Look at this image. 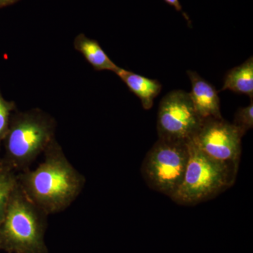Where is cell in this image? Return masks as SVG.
Returning a JSON list of instances; mask_svg holds the SVG:
<instances>
[{"mask_svg": "<svg viewBox=\"0 0 253 253\" xmlns=\"http://www.w3.org/2000/svg\"><path fill=\"white\" fill-rule=\"evenodd\" d=\"M26 196L47 215L65 211L81 194L85 177L68 161L54 139L44 152V160L33 170L17 174Z\"/></svg>", "mask_w": 253, "mask_h": 253, "instance_id": "6da1fadb", "label": "cell"}, {"mask_svg": "<svg viewBox=\"0 0 253 253\" xmlns=\"http://www.w3.org/2000/svg\"><path fill=\"white\" fill-rule=\"evenodd\" d=\"M56 129L54 118L42 110H16L11 115L9 129L2 143L3 162L16 172L26 170L56 139Z\"/></svg>", "mask_w": 253, "mask_h": 253, "instance_id": "7a4b0ae2", "label": "cell"}, {"mask_svg": "<svg viewBox=\"0 0 253 253\" xmlns=\"http://www.w3.org/2000/svg\"><path fill=\"white\" fill-rule=\"evenodd\" d=\"M47 216L26 196L18 181L0 224V251L46 253L44 235Z\"/></svg>", "mask_w": 253, "mask_h": 253, "instance_id": "3957f363", "label": "cell"}, {"mask_svg": "<svg viewBox=\"0 0 253 253\" xmlns=\"http://www.w3.org/2000/svg\"><path fill=\"white\" fill-rule=\"evenodd\" d=\"M189 158L184 179L171 197L183 206H194L209 201L235 183L239 168L214 161L188 142Z\"/></svg>", "mask_w": 253, "mask_h": 253, "instance_id": "277c9868", "label": "cell"}, {"mask_svg": "<svg viewBox=\"0 0 253 253\" xmlns=\"http://www.w3.org/2000/svg\"><path fill=\"white\" fill-rule=\"evenodd\" d=\"M189 158L187 142L158 139L143 161L141 174L151 189L171 198L182 182Z\"/></svg>", "mask_w": 253, "mask_h": 253, "instance_id": "5b68a950", "label": "cell"}, {"mask_svg": "<svg viewBox=\"0 0 253 253\" xmlns=\"http://www.w3.org/2000/svg\"><path fill=\"white\" fill-rule=\"evenodd\" d=\"M203 121L189 93L180 89L170 91L163 98L158 108V139L188 143L196 135Z\"/></svg>", "mask_w": 253, "mask_h": 253, "instance_id": "8992f818", "label": "cell"}, {"mask_svg": "<svg viewBox=\"0 0 253 253\" xmlns=\"http://www.w3.org/2000/svg\"><path fill=\"white\" fill-rule=\"evenodd\" d=\"M243 136L233 123L223 118H207L191 141L208 157L239 168Z\"/></svg>", "mask_w": 253, "mask_h": 253, "instance_id": "52a82bcc", "label": "cell"}, {"mask_svg": "<svg viewBox=\"0 0 253 253\" xmlns=\"http://www.w3.org/2000/svg\"><path fill=\"white\" fill-rule=\"evenodd\" d=\"M191 83L190 97L196 112L202 119L222 118L218 91L211 83L195 71H188Z\"/></svg>", "mask_w": 253, "mask_h": 253, "instance_id": "ba28073f", "label": "cell"}, {"mask_svg": "<svg viewBox=\"0 0 253 253\" xmlns=\"http://www.w3.org/2000/svg\"><path fill=\"white\" fill-rule=\"evenodd\" d=\"M129 90L140 99L143 109L150 110L154 99L162 90V84L157 80L150 79L121 68L116 73Z\"/></svg>", "mask_w": 253, "mask_h": 253, "instance_id": "9c48e42d", "label": "cell"}, {"mask_svg": "<svg viewBox=\"0 0 253 253\" xmlns=\"http://www.w3.org/2000/svg\"><path fill=\"white\" fill-rule=\"evenodd\" d=\"M73 45L95 71H110L116 73L121 68L110 59L97 41L83 33H80L75 38Z\"/></svg>", "mask_w": 253, "mask_h": 253, "instance_id": "30bf717a", "label": "cell"}, {"mask_svg": "<svg viewBox=\"0 0 253 253\" xmlns=\"http://www.w3.org/2000/svg\"><path fill=\"white\" fill-rule=\"evenodd\" d=\"M226 89L238 94L248 95L251 99H253V56L226 73L224 85L220 91Z\"/></svg>", "mask_w": 253, "mask_h": 253, "instance_id": "8fae6325", "label": "cell"}, {"mask_svg": "<svg viewBox=\"0 0 253 253\" xmlns=\"http://www.w3.org/2000/svg\"><path fill=\"white\" fill-rule=\"evenodd\" d=\"M18 183L17 174L2 159L0 165V224L9 206L11 194Z\"/></svg>", "mask_w": 253, "mask_h": 253, "instance_id": "7c38bea8", "label": "cell"}, {"mask_svg": "<svg viewBox=\"0 0 253 253\" xmlns=\"http://www.w3.org/2000/svg\"><path fill=\"white\" fill-rule=\"evenodd\" d=\"M16 110L14 101L5 99L0 89V150L9 129L11 115Z\"/></svg>", "mask_w": 253, "mask_h": 253, "instance_id": "4fadbf2b", "label": "cell"}, {"mask_svg": "<svg viewBox=\"0 0 253 253\" xmlns=\"http://www.w3.org/2000/svg\"><path fill=\"white\" fill-rule=\"evenodd\" d=\"M251 99V104L249 106L237 110L233 123L244 136L253 127V99Z\"/></svg>", "mask_w": 253, "mask_h": 253, "instance_id": "5bb4252c", "label": "cell"}, {"mask_svg": "<svg viewBox=\"0 0 253 253\" xmlns=\"http://www.w3.org/2000/svg\"><path fill=\"white\" fill-rule=\"evenodd\" d=\"M164 1L169 6H173L176 11H182V6H181L179 0H164Z\"/></svg>", "mask_w": 253, "mask_h": 253, "instance_id": "9a60e30c", "label": "cell"}, {"mask_svg": "<svg viewBox=\"0 0 253 253\" xmlns=\"http://www.w3.org/2000/svg\"><path fill=\"white\" fill-rule=\"evenodd\" d=\"M20 0H0V8L5 7V6H10L18 2Z\"/></svg>", "mask_w": 253, "mask_h": 253, "instance_id": "2e32d148", "label": "cell"}, {"mask_svg": "<svg viewBox=\"0 0 253 253\" xmlns=\"http://www.w3.org/2000/svg\"><path fill=\"white\" fill-rule=\"evenodd\" d=\"M1 158L0 157V165H1Z\"/></svg>", "mask_w": 253, "mask_h": 253, "instance_id": "e0dca14e", "label": "cell"}]
</instances>
